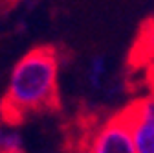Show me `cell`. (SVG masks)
Returning <instances> with one entry per match:
<instances>
[{
  "label": "cell",
  "mask_w": 154,
  "mask_h": 153,
  "mask_svg": "<svg viewBox=\"0 0 154 153\" xmlns=\"http://www.w3.org/2000/svg\"><path fill=\"white\" fill-rule=\"evenodd\" d=\"M86 153H136L132 124L121 111L95 127L86 144Z\"/></svg>",
  "instance_id": "7a4b0ae2"
},
{
  "label": "cell",
  "mask_w": 154,
  "mask_h": 153,
  "mask_svg": "<svg viewBox=\"0 0 154 153\" xmlns=\"http://www.w3.org/2000/svg\"><path fill=\"white\" fill-rule=\"evenodd\" d=\"M6 129H4V125H2V122H0V137H2V133H4Z\"/></svg>",
  "instance_id": "ba28073f"
},
{
  "label": "cell",
  "mask_w": 154,
  "mask_h": 153,
  "mask_svg": "<svg viewBox=\"0 0 154 153\" xmlns=\"http://www.w3.org/2000/svg\"><path fill=\"white\" fill-rule=\"evenodd\" d=\"M103 74H105V61H103V57H95L92 61V67H90V81L95 87H99Z\"/></svg>",
  "instance_id": "52a82bcc"
},
{
  "label": "cell",
  "mask_w": 154,
  "mask_h": 153,
  "mask_svg": "<svg viewBox=\"0 0 154 153\" xmlns=\"http://www.w3.org/2000/svg\"><path fill=\"white\" fill-rule=\"evenodd\" d=\"M57 78L59 57L53 46H37L20 57L0 102L2 122L17 125L31 114L57 111L61 107Z\"/></svg>",
  "instance_id": "6da1fadb"
},
{
  "label": "cell",
  "mask_w": 154,
  "mask_h": 153,
  "mask_svg": "<svg viewBox=\"0 0 154 153\" xmlns=\"http://www.w3.org/2000/svg\"><path fill=\"white\" fill-rule=\"evenodd\" d=\"M0 153H24L20 135L15 131H4L0 137Z\"/></svg>",
  "instance_id": "8992f818"
},
{
  "label": "cell",
  "mask_w": 154,
  "mask_h": 153,
  "mask_svg": "<svg viewBox=\"0 0 154 153\" xmlns=\"http://www.w3.org/2000/svg\"><path fill=\"white\" fill-rule=\"evenodd\" d=\"M134 118L138 120H143V122H149L154 125V89L149 96L145 98H140L136 102H132L128 107H125Z\"/></svg>",
  "instance_id": "5b68a950"
},
{
  "label": "cell",
  "mask_w": 154,
  "mask_h": 153,
  "mask_svg": "<svg viewBox=\"0 0 154 153\" xmlns=\"http://www.w3.org/2000/svg\"><path fill=\"white\" fill-rule=\"evenodd\" d=\"M130 65L134 67H154V18L147 21L130 52Z\"/></svg>",
  "instance_id": "3957f363"
},
{
  "label": "cell",
  "mask_w": 154,
  "mask_h": 153,
  "mask_svg": "<svg viewBox=\"0 0 154 153\" xmlns=\"http://www.w3.org/2000/svg\"><path fill=\"white\" fill-rule=\"evenodd\" d=\"M123 111L127 112V116L132 124V137H134L136 153H154V125L134 118L127 109H123Z\"/></svg>",
  "instance_id": "277c9868"
}]
</instances>
